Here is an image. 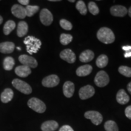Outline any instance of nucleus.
I'll return each mask as SVG.
<instances>
[{"label": "nucleus", "mask_w": 131, "mask_h": 131, "mask_svg": "<svg viewBox=\"0 0 131 131\" xmlns=\"http://www.w3.org/2000/svg\"><path fill=\"white\" fill-rule=\"evenodd\" d=\"M39 6H30L28 5L25 7L26 12V16H29L31 17L33 15H34L36 13L38 12L39 10Z\"/></svg>", "instance_id": "a878e982"}, {"label": "nucleus", "mask_w": 131, "mask_h": 131, "mask_svg": "<svg viewBox=\"0 0 131 131\" xmlns=\"http://www.w3.org/2000/svg\"><path fill=\"white\" fill-rule=\"evenodd\" d=\"M18 2L22 5H25V6H28L29 1V0H18Z\"/></svg>", "instance_id": "f704fd0d"}, {"label": "nucleus", "mask_w": 131, "mask_h": 131, "mask_svg": "<svg viewBox=\"0 0 131 131\" xmlns=\"http://www.w3.org/2000/svg\"><path fill=\"white\" fill-rule=\"evenodd\" d=\"M84 117L87 119H91L92 123L95 125H99L103 121V117L101 114L97 111H90L84 114Z\"/></svg>", "instance_id": "423d86ee"}, {"label": "nucleus", "mask_w": 131, "mask_h": 131, "mask_svg": "<svg viewBox=\"0 0 131 131\" xmlns=\"http://www.w3.org/2000/svg\"><path fill=\"white\" fill-rule=\"evenodd\" d=\"M118 71L121 74L126 77H131V68L125 66H121L118 68Z\"/></svg>", "instance_id": "c756f323"}, {"label": "nucleus", "mask_w": 131, "mask_h": 131, "mask_svg": "<svg viewBox=\"0 0 131 131\" xmlns=\"http://www.w3.org/2000/svg\"><path fill=\"white\" fill-rule=\"evenodd\" d=\"M16 27V24L14 21L9 20L6 23L3 27V32L6 35H8L14 30Z\"/></svg>", "instance_id": "5701e85b"}, {"label": "nucleus", "mask_w": 131, "mask_h": 131, "mask_svg": "<svg viewBox=\"0 0 131 131\" xmlns=\"http://www.w3.org/2000/svg\"><path fill=\"white\" fill-rule=\"evenodd\" d=\"M94 82L96 86L100 88L105 87L109 83V77L105 71L101 70L96 73L94 79Z\"/></svg>", "instance_id": "39448f33"}, {"label": "nucleus", "mask_w": 131, "mask_h": 131, "mask_svg": "<svg viewBox=\"0 0 131 131\" xmlns=\"http://www.w3.org/2000/svg\"><path fill=\"white\" fill-rule=\"evenodd\" d=\"M76 8L79 11V12L83 15H86L87 12H88V9H87V7L86 6V4H85L84 2L83 1H78L77 3L76 4Z\"/></svg>", "instance_id": "cd10ccee"}, {"label": "nucleus", "mask_w": 131, "mask_h": 131, "mask_svg": "<svg viewBox=\"0 0 131 131\" xmlns=\"http://www.w3.org/2000/svg\"><path fill=\"white\" fill-rule=\"evenodd\" d=\"M24 43L26 46L27 52L30 55L37 53L41 46V41L33 36L26 37L24 40Z\"/></svg>", "instance_id": "f03ea898"}, {"label": "nucleus", "mask_w": 131, "mask_h": 131, "mask_svg": "<svg viewBox=\"0 0 131 131\" xmlns=\"http://www.w3.org/2000/svg\"><path fill=\"white\" fill-rule=\"evenodd\" d=\"M127 12H128V14H129V16H130V17H131V7L129 8V10H128V11H127Z\"/></svg>", "instance_id": "58836bf2"}, {"label": "nucleus", "mask_w": 131, "mask_h": 131, "mask_svg": "<svg viewBox=\"0 0 131 131\" xmlns=\"http://www.w3.org/2000/svg\"><path fill=\"white\" fill-rule=\"evenodd\" d=\"M15 65L14 59L11 57H7L3 61V68L6 70H11Z\"/></svg>", "instance_id": "b1692460"}, {"label": "nucleus", "mask_w": 131, "mask_h": 131, "mask_svg": "<svg viewBox=\"0 0 131 131\" xmlns=\"http://www.w3.org/2000/svg\"><path fill=\"white\" fill-rule=\"evenodd\" d=\"M63 94L67 98H70L73 96L75 91V86L72 82L68 81L63 85Z\"/></svg>", "instance_id": "4468645a"}, {"label": "nucleus", "mask_w": 131, "mask_h": 131, "mask_svg": "<svg viewBox=\"0 0 131 131\" xmlns=\"http://www.w3.org/2000/svg\"><path fill=\"white\" fill-rule=\"evenodd\" d=\"M59 131H74L73 129L69 125H64L60 129Z\"/></svg>", "instance_id": "72a5a7b5"}, {"label": "nucleus", "mask_w": 131, "mask_h": 131, "mask_svg": "<svg viewBox=\"0 0 131 131\" xmlns=\"http://www.w3.org/2000/svg\"><path fill=\"white\" fill-rule=\"evenodd\" d=\"M69 2H70V3H74L75 2V0H72V1H71V0H69Z\"/></svg>", "instance_id": "79ce46f5"}, {"label": "nucleus", "mask_w": 131, "mask_h": 131, "mask_svg": "<svg viewBox=\"0 0 131 131\" xmlns=\"http://www.w3.org/2000/svg\"><path fill=\"white\" fill-rule=\"evenodd\" d=\"M3 21V17L1 16H0V25H1V24H2Z\"/></svg>", "instance_id": "ea45409f"}, {"label": "nucleus", "mask_w": 131, "mask_h": 131, "mask_svg": "<svg viewBox=\"0 0 131 131\" xmlns=\"http://www.w3.org/2000/svg\"><path fill=\"white\" fill-rule=\"evenodd\" d=\"M95 94L94 87L91 85H86L82 87L79 91V96L81 100H86L92 97Z\"/></svg>", "instance_id": "9d476101"}, {"label": "nucleus", "mask_w": 131, "mask_h": 131, "mask_svg": "<svg viewBox=\"0 0 131 131\" xmlns=\"http://www.w3.org/2000/svg\"><path fill=\"white\" fill-rule=\"evenodd\" d=\"M15 72L19 77L25 78L28 77L32 72H31L30 68L26 66L22 65L16 67L15 69Z\"/></svg>", "instance_id": "2eb2a0df"}, {"label": "nucleus", "mask_w": 131, "mask_h": 131, "mask_svg": "<svg viewBox=\"0 0 131 131\" xmlns=\"http://www.w3.org/2000/svg\"><path fill=\"white\" fill-rule=\"evenodd\" d=\"M12 14L18 18L24 19L26 16L25 7L19 4H15L11 8Z\"/></svg>", "instance_id": "f8f14e48"}, {"label": "nucleus", "mask_w": 131, "mask_h": 131, "mask_svg": "<svg viewBox=\"0 0 131 131\" xmlns=\"http://www.w3.org/2000/svg\"><path fill=\"white\" fill-rule=\"evenodd\" d=\"M18 60L23 66L30 68H36L38 66V62L34 57L27 55H21L19 57Z\"/></svg>", "instance_id": "0eeeda50"}, {"label": "nucleus", "mask_w": 131, "mask_h": 131, "mask_svg": "<svg viewBox=\"0 0 131 131\" xmlns=\"http://www.w3.org/2000/svg\"><path fill=\"white\" fill-rule=\"evenodd\" d=\"M60 57L62 60H64L69 63H75L76 60V56L75 54L72 52V50L69 49H64L60 54Z\"/></svg>", "instance_id": "9b49d317"}, {"label": "nucleus", "mask_w": 131, "mask_h": 131, "mask_svg": "<svg viewBox=\"0 0 131 131\" xmlns=\"http://www.w3.org/2000/svg\"><path fill=\"white\" fill-rule=\"evenodd\" d=\"M60 83V78L57 75H50L43 78L42 81V86L46 88H53Z\"/></svg>", "instance_id": "1a4fd4ad"}, {"label": "nucleus", "mask_w": 131, "mask_h": 131, "mask_svg": "<svg viewBox=\"0 0 131 131\" xmlns=\"http://www.w3.org/2000/svg\"><path fill=\"white\" fill-rule=\"evenodd\" d=\"M14 97V92L11 89L7 88L1 93V100L3 103H7L10 101Z\"/></svg>", "instance_id": "412c9836"}, {"label": "nucleus", "mask_w": 131, "mask_h": 131, "mask_svg": "<svg viewBox=\"0 0 131 131\" xmlns=\"http://www.w3.org/2000/svg\"><path fill=\"white\" fill-rule=\"evenodd\" d=\"M104 128L106 131H118L117 123L112 120H109L104 124Z\"/></svg>", "instance_id": "bb28decb"}, {"label": "nucleus", "mask_w": 131, "mask_h": 131, "mask_svg": "<svg viewBox=\"0 0 131 131\" xmlns=\"http://www.w3.org/2000/svg\"><path fill=\"white\" fill-rule=\"evenodd\" d=\"M108 64V57L106 55H101L98 57L96 64L99 68H104Z\"/></svg>", "instance_id": "393cba45"}, {"label": "nucleus", "mask_w": 131, "mask_h": 131, "mask_svg": "<svg viewBox=\"0 0 131 131\" xmlns=\"http://www.w3.org/2000/svg\"><path fill=\"white\" fill-rule=\"evenodd\" d=\"M40 19L41 22L45 26H48L53 22V17L52 13L47 9H43L41 11L40 14Z\"/></svg>", "instance_id": "6e6552de"}, {"label": "nucleus", "mask_w": 131, "mask_h": 131, "mask_svg": "<svg viewBox=\"0 0 131 131\" xmlns=\"http://www.w3.org/2000/svg\"><path fill=\"white\" fill-rule=\"evenodd\" d=\"M92 71V67L89 64L81 66L76 70V73L78 77H86L89 75Z\"/></svg>", "instance_id": "6ab92c4d"}, {"label": "nucleus", "mask_w": 131, "mask_h": 131, "mask_svg": "<svg viewBox=\"0 0 131 131\" xmlns=\"http://www.w3.org/2000/svg\"><path fill=\"white\" fill-rule=\"evenodd\" d=\"M73 37L70 34H62L60 35V42L63 45H68L70 43L72 40Z\"/></svg>", "instance_id": "c85d7f7f"}, {"label": "nucleus", "mask_w": 131, "mask_h": 131, "mask_svg": "<svg viewBox=\"0 0 131 131\" xmlns=\"http://www.w3.org/2000/svg\"><path fill=\"white\" fill-rule=\"evenodd\" d=\"M12 83L13 86L16 89L21 92L23 94L28 95L32 93V89L30 85L26 83L25 81H23V80L16 78V79L13 80Z\"/></svg>", "instance_id": "20e7f679"}, {"label": "nucleus", "mask_w": 131, "mask_h": 131, "mask_svg": "<svg viewBox=\"0 0 131 131\" xmlns=\"http://www.w3.org/2000/svg\"><path fill=\"white\" fill-rule=\"evenodd\" d=\"M27 105L30 109L38 113H44L46 109V106L43 101L37 98H32L27 102Z\"/></svg>", "instance_id": "7ed1b4c3"}, {"label": "nucleus", "mask_w": 131, "mask_h": 131, "mask_svg": "<svg viewBox=\"0 0 131 131\" xmlns=\"http://www.w3.org/2000/svg\"><path fill=\"white\" fill-rule=\"evenodd\" d=\"M58 123L53 120H49L44 122L41 128L42 131H54L58 129Z\"/></svg>", "instance_id": "f3484780"}, {"label": "nucleus", "mask_w": 131, "mask_h": 131, "mask_svg": "<svg viewBox=\"0 0 131 131\" xmlns=\"http://www.w3.org/2000/svg\"><path fill=\"white\" fill-rule=\"evenodd\" d=\"M28 32V25L25 21H20L18 24L17 35L19 37L25 36Z\"/></svg>", "instance_id": "4be33fe9"}, {"label": "nucleus", "mask_w": 131, "mask_h": 131, "mask_svg": "<svg viewBox=\"0 0 131 131\" xmlns=\"http://www.w3.org/2000/svg\"><path fill=\"white\" fill-rule=\"evenodd\" d=\"M116 99L119 104H126L129 101L130 98L124 89H120L117 92Z\"/></svg>", "instance_id": "a211bd4d"}, {"label": "nucleus", "mask_w": 131, "mask_h": 131, "mask_svg": "<svg viewBox=\"0 0 131 131\" xmlns=\"http://www.w3.org/2000/svg\"><path fill=\"white\" fill-rule=\"evenodd\" d=\"M125 115L127 118L131 119V105L127 106L125 109Z\"/></svg>", "instance_id": "473e14b6"}, {"label": "nucleus", "mask_w": 131, "mask_h": 131, "mask_svg": "<svg viewBox=\"0 0 131 131\" xmlns=\"http://www.w3.org/2000/svg\"><path fill=\"white\" fill-rule=\"evenodd\" d=\"M17 49H18V50H21V48H20V47H17Z\"/></svg>", "instance_id": "37998d69"}, {"label": "nucleus", "mask_w": 131, "mask_h": 131, "mask_svg": "<svg viewBox=\"0 0 131 131\" xmlns=\"http://www.w3.org/2000/svg\"><path fill=\"white\" fill-rule=\"evenodd\" d=\"M124 56L125 58H129V57H131V51L126 52V53H124Z\"/></svg>", "instance_id": "e433bc0d"}, {"label": "nucleus", "mask_w": 131, "mask_h": 131, "mask_svg": "<svg viewBox=\"0 0 131 131\" xmlns=\"http://www.w3.org/2000/svg\"><path fill=\"white\" fill-rule=\"evenodd\" d=\"M60 24L63 29L66 30H70L72 29V24L69 21L65 19H62L60 21Z\"/></svg>", "instance_id": "2f4dec72"}, {"label": "nucleus", "mask_w": 131, "mask_h": 131, "mask_svg": "<svg viewBox=\"0 0 131 131\" xmlns=\"http://www.w3.org/2000/svg\"><path fill=\"white\" fill-rule=\"evenodd\" d=\"M127 91H128L131 94V82H130V83L127 84Z\"/></svg>", "instance_id": "4c0bfd02"}, {"label": "nucleus", "mask_w": 131, "mask_h": 131, "mask_svg": "<svg viewBox=\"0 0 131 131\" xmlns=\"http://www.w3.org/2000/svg\"><path fill=\"white\" fill-rule=\"evenodd\" d=\"M96 37L98 40L106 45L114 42L115 39L114 32L107 27H101L100 29L97 32Z\"/></svg>", "instance_id": "f257e3e1"}, {"label": "nucleus", "mask_w": 131, "mask_h": 131, "mask_svg": "<svg viewBox=\"0 0 131 131\" xmlns=\"http://www.w3.org/2000/svg\"><path fill=\"white\" fill-rule=\"evenodd\" d=\"M111 14L114 16L123 17L127 14V10L124 6L117 5L111 8Z\"/></svg>", "instance_id": "ddd939ff"}, {"label": "nucleus", "mask_w": 131, "mask_h": 131, "mask_svg": "<svg viewBox=\"0 0 131 131\" xmlns=\"http://www.w3.org/2000/svg\"><path fill=\"white\" fill-rule=\"evenodd\" d=\"M122 49L126 52H130L131 51V46H123Z\"/></svg>", "instance_id": "c9c22d12"}, {"label": "nucleus", "mask_w": 131, "mask_h": 131, "mask_svg": "<svg viewBox=\"0 0 131 131\" xmlns=\"http://www.w3.org/2000/svg\"><path fill=\"white\" fill-rule=\"evenodd\" d=\"M88 8H89V12L94 15H96L99 14L100 10L95 3L90 2L88 4Z\"/></svg>", "instance_id": "7c9ffc66"}, {"label": "nucleus", "mask_w": 131, "mask_h": 131, "mask_svg": "<svg viewBox=\"0 0 131 131\" xmlns=\"http://www.w3.org/2000/svg\"><path fill=\"white\" fill-rule=\"evenodd\" d=\"M50 1H52V2H56V1H59V0H50Z\"/></svg>", "instance_id": "a19ab883"}, {"label": "nucleus", "mask_w": 131, "mask_h": 131, "mask_svg": "<svg viewBox=\"0 0 131 131\" xmlns=\"http://www.w3.org/2000/svg\"><path fill=\"white\" fill-rule=\"evenodd\" d=\"M15 49V44L12 42L7 41L0 43V52L7 54L11 53L14 52Z\"/></svg>", "instance_id": "dca6fc26"}, {"label": "nucleus", "mask_w": 131, "mask_h": 131, "mask_svg": "<svg viewBox=\"0 0 131 131\" xmlns=\"http://www.w3.org/2000/svg\"><path fill=\"white\" fill-rule=\"evenodd\" d=\"M94 58V53L91 50H86L80 55V60L83 63H88L91 61Z\"/></svg>", "instance_id": "aec40b11"}]
</instances>
